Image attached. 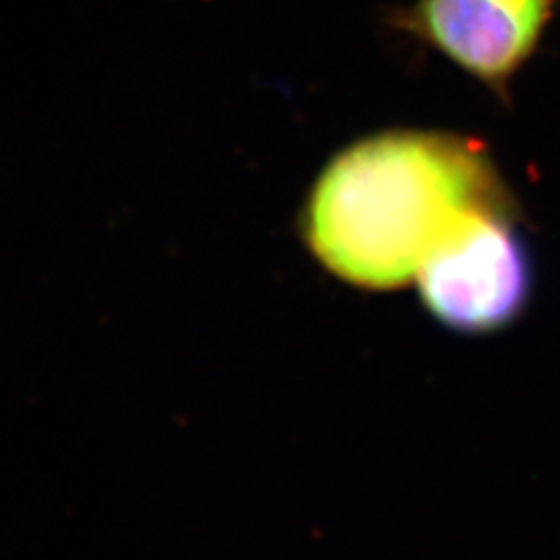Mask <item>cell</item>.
<instances>
[{
	"label": "cell",
	"mask_w": 560,
	"mask_h": 560,
	"mask_svg": "<svg viewBox=\"0 0 560 560\" xmlns=\"http://www.w3.org/2000/svg\"><path fill=\"white\" fill-rule=\"evenodd\" d=\"M517 210L481 141L388 129L322 168L301 210V240L326 272L361 291H397L474 214Z\"/></svg>",
	"instance_id": "cell-1"
},
{
	"label": "cell",
	"mask_w": 560,
	"mask_h": 560,
	"mask_svg": "<svg viewBox=\"0 0 560 560\" xmlns=\"http://www.w3.org/2000/svg\"><path fill=\"white\" fill-rule=\"evenodd\" d=\"M517 210L474 214L423 261L421 305L459 335H490L520 320L532 298V260Z\"/></svg>",
	"instance_id": "cell-2"
},
{
	"label": "cell",
	"mask_w": 560,
	"mask_h": 560,
	"mask_svg": "<svg viewBox=\"0 0 560 560\" xmlns=\"http://www.w3.org/2000/svg\"><path fill=\"white\" fill-rule=\"evenodd\" d=\"M552 15L555 0H416L390 23L506 101Z\"/></svg>",
	"instance_id": "cell-3"
}]
</instances>
